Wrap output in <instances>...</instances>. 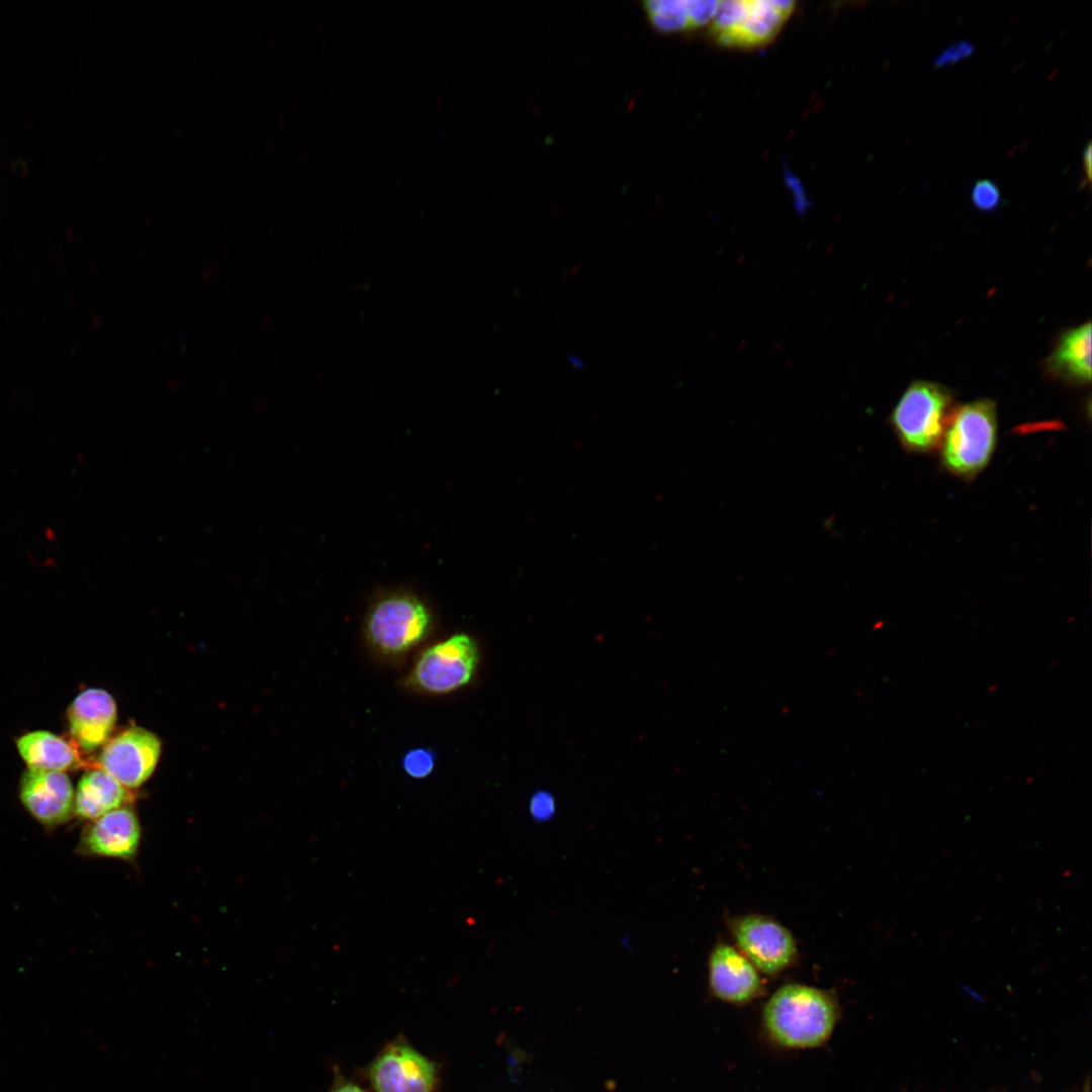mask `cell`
I'll return each mask as SVG.
<instances>
[{
	"label": "cell",
	"mask_w": 1092,
	"mask_h": 1092,
	"mask_svg": "<svg viewBox=\"0 0 1092 1092\" xmlns=\"http://www.w3.org/2000/svg\"><path fill=\"white\" fill-rule=\"evenodd\" d=\"M116 718L117 710L113 698L101 689L84 691L68 710L71 733L86 751L95 750L108 741Z\"/></svg>",
	"instance_id": "13"
},
{
	"label": "cell",
	"mask_w": 1092,
	"mask_h": 1092,
	"mask_svg": "<svg viewBox=\"0 0 1092 1092\" xmlns=\"http://www.w3.org/2000/svg\"><path fill=\"white\" fill-rule=\"evenodd\" d=\"M709 986L715 997L732 1004H745L763 991L755 967L735 947L718 943L709 958Z\"/></svg>",
	"instance_id": "12"
},
{
	"label": "cell",
	"mask_w": 1092,
	"mask_h": 1092,
	"mask_svg": "<svg viewBox=\"0 0 1092 1092\" xmlns=\"http://www.w3.org/2000/svg\"><path fill=\"white\" fill-rule=\"evenodd\" d=\"M688 9L692 28H697L711 22L719 1L688 0Z\"/></svg>",
	"instance_id": "22"
},
{
	"label": "cell",
	"mask_w": 1092,
	"mask_h": 1092,
	"mask_svg": "<svg viewBox=\"0 0 1092 1092\" xmlns=\"http://www.w3.org/2000/svg\"><path fill=\"white\" fill-rule=\"evenodd\" d=\"M74 791L63 771L28 769L20 782V799L27 811L47 826L70 819L74 811Z\"/></svg>",
	"instance_id": "11"
},
{
	"label": "cell",
	"mask_w": 1092,
	"mask_h": 1092,
	"mask_svg": "<svg viewBox=\"0 0 1092 1092\" xmlns=\"http://www.w3.org/2000/svg\"><path fill=\"white\" fill-rule=\"evenodd\" d=\"M975 54V46L968 39L957 40L947 46L932 60V67L936 70L957 65Z\"/></svg>",
	"instance_id": "20"
},
{
	"label": "cell",
	"mask_w": 1092,
	"mask_h": 1092,
	"mask_svg": "<svg viewBox=\"0 0 1092 1092\" xmlns=\"http://www.w3.org/2000/svg\"><path fill=\"white\" fill-rule=\"evenodd\" d=\"M643 5L649 21L659 31L693 29L686 0H649Z\"/></svg>",
	"instance_id": "17"
},
{
	"label": "cell",
	"mask_w": 1092,
	"mask_h": 1092,
	"mask_svg": "<svg viewBox=\"0 0 1092 1092\" xmlns=\"http://www.w3.org/2000/svg\"><path fill=\"white\" fill-rule=\"evenodd\" d=\"M477 663L476 642L467 634L457 633L425 649L405 682L424 694L447 695L472 679Z\"/></svg>",
	"instance_id": "6"
},
{
	"label": "cell",
	"mask_w": 1092,
	"mask_h": 1092,
	"mask_svg": "<svg viewBox=\"0 0 1092 1092\" xmlns=\"http://www.w3.org/2000/svg\"><path fill=\"white\" fill-rule=\"evenodd\" d=\"M1046 372L1071 384L1084 385L1091 380V324L1066 331L1045 362Z\"/></svg>",
	"instance_id": "14"
},
{
	"label": "cell",
	"mask_w": 1092,
	"mask_h": 1092,
	"mask_svg": "<svg viewBox=\"0 0 1092 1092\" xmlns=\"http://www.w3.org/2000/svg\"><path fill=\"white\" fill-rule=\"evenodd\" d=\"M568 361L574 369H583L584 364L577 356L569 354Z\"/></svg>",
	"instance_id": "25"
},
{
	"label": "cell",
	"mask_w": 1092,
	"mask_h": 1092,
	"mask_svg": "<svg viewBox=\"0 0 1092 1092\" xmlns=\"http://www.w3.org/2000/svg\"><path fill=\"white\" fill-rule=\"evenodd\" d=\"M142 830L135 812L123 806L93 820L81 834L78 850L84 855L130 860L135 857Z\"/></svg>",
	"instance_id": "10"
},
{
	"label": "cell",
	"mask_w": 1092,
	"mask_h": 1092,
	"mask_svg": "<svg viewBox=\"0 0 1092 1092\" xmlns=\"http://www.w3.org/2000/svg\"><path fill=\"white\" fill-rule=\"evenodd\" d=\"M368 1077L374 1092H434L436 1065L404 1041L387 1044L373 1060Z\"/></svg>",
	"instance_id": "8"
},
{
	"label": "cell",
	"mask_w": 1092,
	"mask_h": 1092,
	"mask_svg": "<svg viewBox=\"0 0 1092 1092\" xmlns=\"http://www.w3.org/2000/svg\"><path fill=\"white\" fill-rule=\"evenodd\" d=\"M997 412L993 400L982 398L952 411L940 444L944 468L973 478L990 462L997 442Z\"/></svg>",
	"instance_id": "2"
},
{
	"label": "cell",
	"mask_w": 1092,
	"mask_h": 1092,
	"mask_svg": "<svg viewBox=\"0 0 1092 1092\" xmlns=\"http://www.w3.org/2000/svg\"><path fill=\"white\" fill-rule=\"evenodd\" d=\"M436 765V754L428 747H416L407 750L401 758L404 772L413 779L429 777Z\"/></svg>",
	"instance_id": "18"
},
{
	"label": "cell",
	"mask_w": 1092,
	"mask_h": 1092,
	"mask_svg": "<svg viewBox=\"0 0 1092 1092\" xmlns=\"http://www.w3.org/2000/svg\"><path fill=\"white\" fill-rule=\"evenodd\" d=\"M556 811V802L553 795L546 791L534 793L529 802L531 817L537 822L550 820Z\"/></svg>",
	"instance_id": "21"
},
{
	"label": "cell",
	"mask_w": 1092,
	"mask_h": 1092,
	"mask_svg": "<svg viewBox=\"0 0 1092 1092\" xmlns=\"http://www.w3.org/2000/svg\"><path fill=\"white\" fill-rule=\"evenodd\" d=\"M1082 169L1084 172V186L1091 183L1092 178V145L1087 143L1082 154Z\"/></svg>",
	"instance_id": "23"
},
{
	"label": "cell",
	"mask_w": 1092,
	"mask_h": 1092,
	"mask_svg": "<svg viewBox=\"0 0 1092 1092\" xmlns=\"http://www.w3.org/2000/svg\"><path fill=\"white\" fill-rule=\"evenodd\" d=\"M838 1006L828 992L803 984L778 989L766 1002L762 1021L769 1039L786 1049H812L830 1037Z\"/></svg>",
	"instance_id": "1"
},
{
	"label": "cell",
	"mask_w": 1092,
	"mask_h": 1092,
	"mask_svg": "<svg viewBox=\"0 0 1092 1092\" xmlns=\"http://www.w3.org/2000/svg\"><path fill=\"white\" fill-rule=\"evenodd\" d=\"M971 201L980 211H995L1002 203L1001 191L994 181L980 179L972 187Z\"/></svg>",
	"instance_id": "19"
},
{
	"label": "cell",
	"mask_w": 1092,
	"mask_h": 1092,
	"mask_svg": "<svg viewBox=\"0 0 1092 1092\" xmlns=\"http://www.w3.org/2000/svg\"><path fill=\"white\" fill-rule=\"evenodd\" d=\"M17 748L29 769L65 771L75 767L78 754L62 737L48 731H34L17 740Z\"/></svg>",
	"instance_id": "16"
},
{
	"label": "cell",
	"mask_w": 1092,
	"mask_h": 1092,
	"mask_svg": "<svg viewBox=\"0 0 1092 1092\" xmlns=\"http://www.w3.org/2000/svg\"><path fill=\"white\" fill-rule=\"evenodd\" d=\"M731 932L738 950L765 975L788 969L797 958V943L792 933L778 921L750 914L733 918Z\"/></svg>",
	"instance_id": "7"
},
{
	"label": "cell",
	"mask_w": 1092,
	"mask_h": 1092,
	"mask_svg": "<svg viewBox=\"0 0 1092 1092\" xmlns=\"http://www.w3.org/2000/svg\"><path fill=\"white\" fill-rule=\"evenodd\" d=\"M794 9L788 0L719 1L709 31L721 46L759 47L775 38Z\"/></svg>",
	"instance_id": "5"
},
{
	"label": "cell",
	"mask_w": 1092,
	"mask_h": 1092,
	"mask_svg": "<svg viewBox=\"0 0 1092 1092\" xmlns=\"http://www.w3.org/2000/svg\"><path fill=\"white\" fill-rule=\"evenodd\" d=\"M433 624L430 608L419 597L404 590L389 592L370 606L364 634L375 652L395 658L421 644Z\"/></svg>",
	"instance_id": "3"
},
{
	"label": "cell",
	"mask_w": 1092,
	"mask_h": 1092,
	"mask_svg": "<svg viewBox=\"0 0 1092 1092\" xmlns=\"http://www.w3.org/2000/svg\"><path fill=\"white\" fill-rule=\"evenodd\" d=\"M160 754L161 741L154 733L130 727L106 742L99 760L122 786L136 789L152 776Z\"/></svg>",
	"instance_id": "9"
},
{
	"label": "cell",
	"mask_w": 1092,
	"mask_h": 1092,
	"mask_svg": "<svg viewBox=\"0 0 1092 1092\" xmlns=\"http://www.w3.org/2000/svg\"><path fill=\"white\" fill-rule=\"evenodd\" d=\"M331 1092H365V1091L362 1090L356 1084H354L352 1082H349V1081H346V1080H343V1079L340 1078L334 1084Z\"/></svg>",
	"instance_id": "24"
},
{
	"label": "cell",
	"mask_w": 1092,
	"mask_h": 1092,
	"mask_svg": "<svg viewBox=\"0 0 1092 1092\" xmlns=\"http://www.w3.org/2000/svg\"><path fill=\"white\" fill-rule=\"evenodd\" d=\"M132 800L128 789L103 769L86 772L74 798V812L80 818L95 820L125 806Z\"/></svg>",
	"instance_id": "15"
},
{
	"label": "cell",
	"mask_w": 1092,
	"mask_h": 1092,
	"mask_svg": "<svg viewBox=\"0 0 1092 1092\" xmlns=\"http://www.w3.org/2000/svg\"><path fill=\"white\" fill-rule=\"evenodd\" d=\"M952 396L942 385L914 381L894 407L890 422L909 452L927 453L940 446L952 412Z\"/></svg>",
	"instance_id": "4"
}]
</instances>
